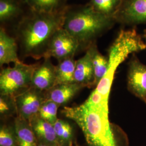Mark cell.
Masks as SVG:
<instances>
[{"mask_svg": "<svg viewBox=\"0 0 146 146\" xmlns=\"http://www.w3.org/2000/svg\"><path fill=\"white\" fill-rule=\"evenodd\" d=\"M67 7L55 13L31 11L21 19L16 34L24 56L36 60L44 58L53 35L63 27Z\"/></svg>", "mask_w": 146, "mask_h": 146, "instance_id": "obj_1", "label": "cell"}, {"mask_svg": "<svg viewBox=\"0 0 146 146\" xmlns=\"http://www.w3.org/2000/svg\"><path fill=\"white\" fill-rule=\"evenodd\" d=\"M62 113L81 129L89 146H121L109 120L108 103L64 107Z\"/></svg>", "mask_w": 146, "mask_h": 146, "instance_id": "obj_2", "label": "cell"}, {"mask_svg": "<svg viewBox=\"0 0 146 146\" xmlns=\"http://www.w3.org/2000/svg\"><path fill=\"white\" fill-rule=\"evenodd\" d=\"M115 23L114 17L100 13L88 3L85 5L68 6L63 28L76 40L80 48L87 49Z\"/></svg>", "mask_w": 146, "mask_h": 146, "instance_id": "obj_3", "label": "cell"}, {"mask_svg": "<svg viewBox=\"0 0 146 146\" xmlns=\"http://www.w3.org/2000/svg\"><path fill=\"white\" fill-rule=\"evenodd\" d=\"M146 49V43L136 28L121 29L108 50L109 68L107 73L115 75L116 70L130 55Z\"/></svg>", "mask_w": 146, "mask_h": 146, "instance_id": "obj_4", "label": "cell"}, {"mask_svg": "<svg viewBox=\"0 0 146 146\" xmlns=\"http://www.w3.org/2000/svg\"><path fill=\"white\" fill-rule=\"evenodd\" d=\"M38 66L20 61L13 67L2 69L0 74L1 95L14 96L31 87L33 75Z\"/></svg>", "mask_w": 146, "mask_h": 146, "instance_id": "obj_5", "label": "cell"}, {"mask_svg": "<svg viewBox=\"0 0 146 146\" xmlns=\"http://www.w3.org/2000/svg\"><path fill=\"white\" fill-rule=\"evenodd\" d=\"M114 18L123 27L146 25V0H121Z\"/></svg>", "mask_w": 146, "mask_h": 146, "instance_id": "obj_6", "label": "cell"}, {"mask_svg": "<svg viewBox=\"0 0 146 146\" xmlns=\"http://www.w3.org/2000/svg\"><path fill=\"white\" fill-rule=\"evenodd\" d=\"M17 116L29 122L38 115L40 108L46 100L42 92L30 87L14 96Z\"/></svg>", "mask_w": 146, "mask_h": 146, "instance_id": "obj_7", "label": "cell"}, {"mask_svg": "<svg viewBox=\"0 0 146 146\" xmlns=\"http://www.w3.org/2000/svg\"><path fill=\"white\" fill-rule=\"evenodd\" d=\"M80 49L76 40L65 29L61 28L53 35L44 58H54L58 61L69 58H74Z\"/></svg>", "mask_w": 146, "mask_h": 146, "instance_id": "obj_8", "label": "cell"}, {"mask_svg": "<svg viewBox=\"0 0 146 146\" xmlns=\"http://www.w3.org/2000/svg\"><path fill=\"white\" fill-rule=\"evenodd\" d=\"M128 66V89L146 104V64L141 62L136 54H134L131 55Z\"/></svg>", "mask_w": 146, "mask_h": 146, "instance_id": "obj_9", "label": "cell"}, {"mask_svg": "<svg viewBox=\"0 0 146 146\" xmlns=\"http://www.w3.org/2000/svg\"><path fill=\"white\" fill-rule=\"evenodd\" d=\"M55 66L50 58H44L41 64L38 65L33 74L31 87L41 92H48L55 86Z\"/></svg>", "mask_w": 146, "mask_h": 146, "instance_id": "obj_10", "label": "cell"}, {"mask_svg": "<svg viewBox=\"0 0 146 146\" xmlns=\"http://www.w3.org/2000/svg\"><path fill=\"white\" fill-rule=\"evenodd\" d=\"M76 83L84 87L94 86V76L91 52L89 49L84 55L76 61L74 73Z\"/></svg>", "mask_w": 146, "mask_h": 146, "instance_id": "obj_11", "label": "cell"}, {"mask_svg": "<svg viewBox=\"0 0 146 146\" xmlns=\"http://www.w3.org/2000/svg\"><path fill=\"white\" fill-rule=\"evenodd\" d=\"M18 47L15 39L8 35L3 27L0 28V65L20 61L17 55Z\"/></svg>", "mask_w": 146, "mask_h": 146, "instance_id": "obj_12", "label": "cell"}, {"mask_svg": "<svg viewBox=\"0 0 146 146\" xmlns=\"http://www.w3.org/2000/svg\"><path fill=\"white\" fill-rule=\"evenodd\" d=\"M84 86L78 84H61L54 86L48 91L46 100H51L59 106L67 104Z\"/></svg>", "mask_w": 146, "mask_h": 146, "instance_id": "obj_13", "label": "cell"}, {"mask_svg": "<svg viewBox=\"0 0 146 146\" xmlns=\"http://www.w3.org/2000/svg\"><path fill=\"white\" fill-rule=\"evenodd\" d=\"M29 122L38 143H51L60 146L53 125L42 119L38 115L33 118Z\"/></svg>", "mask_w": 146, "mask_h": 146, "instance_id": "obj_14", "label": "cell"}, {"mask_svg": "<svg viewBox=\"0 0 146 146\" xmlns=\"http://www.w3.org/2000/svg\"><path fill=\"white\" fill-rule=\"evenodd\" d=\"M19 146H37L38 142L30 123L20 117H16L14 125Z\"/></svg>", "mask_w": 146, "mask_h": 146, "instance_id": "obj_15", "label": "cell"}, {"mask_svg": "<svg viewBox=\"0 0 146 146\" xmlns=\"http://www.w3.org/2000/svg\"><path fill=\"white\" fill-rule=\"evenodd\" d=\"M88 49L90 50L92 55L94 71V86H96L108 72L109 68L108 59L100 52L96 42L92 44Z\"/></svg>", "mask_w": 146, "mask_h": 146, "instance_id": "obj_16", "label": "cell"}, {"mask_svg": "<svg viewBox=\"0 0 146 146\" xmlns=\"http://www.w3.org/2000/svg\"><path fill=\"white\" fill-rule=\"evenodd\" d=\"M76 61L74 58H69L58 61L55 66V86L61 84L75 83L74 73Z\"/></svg>", "mask_w": 146, "mask_h": 146, "instance_id": "obj_17", "label": "cell"}, {"mask_svg": "<svg viewBox=\"0 0 146 146\" xmlns=\"http://www.w3.org/2000/svg\"><path fill=\"white\" fill-rule=\"evenodd\" d=\"M31 11L37 13H55L64 10L66 0H23Z\"/></svg>", "mask_w": 146, "mask_h": 146, "instance_id": "obj_18", "label": "cell"}, {"mask_svg": "<svg viewBox=\"0 0 146 146\" xmlns=\"http://www.w3.org/2000/svg\"><path fill=\"white\" fill-rule=\"evenodd\" d=\"M22 13L18 0H0V21L5 23L13 21Z\"/></svg>", "mask_w": 146, "mask_h": 146, "instance_id": "obj_19", "label": "cell"}, {"mask_svg": "<svg viewBox=\"0 0 146 146\" xmlns=\"http://www.w3.org/2000/svg\"><path fill=\"white\" fill-rule=\"evenodd\" d=\"M54 127L60 146H73L74 129L69 122L58 119L54 125Z\"/></svg>", "mask_w": 146, "mask_h": 146, "instance_id": "obj_20", "label": "cell"}, {"mask_svg": "<svg viewBox=\"0 0 146 146\" xmlns=\"http://www.w3.org/2000/svg\"><path fill=\"white\" fill-rule=\"evenodd\" d=\"M121 1V0H90L88 4L100 13L114 17Z\"/></svg>", "mask_w": 146, "mask_h": 146, "instance_id": "obj_21", "label": "cell"}, {"mask_svg": "<svg viewBox=\"0 0 146 146\" xmlns=\"http://www.w3.org/2000/svg\"><path fill=\"white\" fill-rule=\"evenodd\" d=\"M58 107L52 101L46 100L40 108L38 116L54 125L58 119L57 116Z\"/></svg>", "mask_w": 146, "mask_h": 146, "instance_id": "obj_22", "label": "cell"}, {"mask_svg": "<svg viewBox=\"0 0 146 146\" xmlns=\"http://www.w3.org/2000/svg\"><path fill=\"white\" fill-rule=\"evenodd\" d=\"M0 146H19L14 127L1 125L0 129Z\"/></svg>", "mask_w": 146, "mask_h": 146, "instance_id": "obj_23", "label": "cell"}, {"mask_svg": "<svg viewBox=\"0 0 146 146\" xmlns=\"http://www.w3.org/2000/svg\"><path fill=\"white\" fill-rule=\"evenodd\" d=\"M16 113L14 98L9 95H1L0 113L2 116H9Z\"/></svg>", "mask_w": 146, "mask_h": 146, "instance_id": "obj_24", "label": "cell"}, {"mask_svg": "<svg viewBox=\"0 0 146 146\" xmlns=\"http://www.w3.org/2000/svg\"><path fill=\"white\" fill-rule=\"evenodd\" d=\"M37 146H60L58 145L51 144V143H38Z\"/></svg>", "mask_w": 146, "mask_h": 146, "instance_id": "obj_25", "label": "cell"}, {"mask_svg": "<svg viewBox=\"0 0 146 146\" xmlns=\"http://www.w3.org/2000/svg\"><path fill=\"white\" fill-rule=\"evenodd\" d=\"M143 37H144V38H145V40H146V29H145V30L144 31V34H143Z\"/></svg>", "mask_w": 146, "mask_h": 146, "instance_id": "obj_26", "label": "cell"}, {"mask_svg": "<svg viewBox=\"0 0 146 146\" xmlns=\"http://www.w3.org/2000/svg\"><path fill=\"white\" fill-rule=\"evenodd\" d=\"M77 146V145H76V146Z\"/></svg>", "mask_w": 146, "mask_h": 146, "instance_id": "obj_27", "label": "cell"}, {"mask_svg": "<svg viewBox=\"0 0 146 146\" xmlns=\"http://www.w3.org/2000/svg\"><path fill=\"white\" fill-rule=\"evenodd\" d=\"M66 1H67V0H66Z\"/></svg>", "mask_w": 146, "mask_h": 146, "instance_id": "obj_28", "label": "cell"}]
</instances>
